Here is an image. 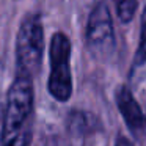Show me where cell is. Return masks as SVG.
<instances>
[{"instance_id":"cell-7","label":"cell","mask_w":146,"mask_h":146,"mask_svg":"<svg viewBox=\"0 0 146 146\" xmlns=\"http://www.w3.org/2000/svg\"><path fill=\"white\" fill-rule=\"evenodd\" d=\"M116 16L123 24H129L133 19L138 8V0H113Z\"/></svg>"},{"instance_id":"cell-6","label":"cell","mask_w":146,"mask_h":146,"mask_svg":"<svg viewBox=\"0 0 146 146\" xmlns=\"http://www.w3.org/2000/svg\"><path fill=\"white\" fill-rule=\"evenodd\" d=\"M146 74V7L141 14V22H140V42L137 47L135 57L132 61V69H130V79L140 80Z\"/></svg>"},{"instance_id":"cell-3","label":"cell","mask_w":146,"mask_h":146,"mask_svg":"<svg viewBox=\"0 0 146 146\" xmlns=\"http://www.w3.org/2000/svg\"><path fill=\"white\" fill-rule=\"evenodd\" d=\"M71 39L63 32L52 35L49 60L50 74L47 88L50 96L58 102H68L72 96V72H71Z\"/></svg>"},{"instance_id":"cell-1","label":"cell","mask_w":146,"mask_h":146,"mask_svg":"<svg viewBox=\"0 0 146 146\" xmlns=\"http://www.w3.org/2000/svg\"><path fill=\"white\" fill-rule=\"evenodd\" d=\"M33 110V79L17 74L11 83L3 108L0 146H29Z\"/></svg>"},{"instance_id":"cell-5","label":"cell","mask_w":146,"mask_h":146,"mask_svg":"<svg viewBox=\"0 0 146 146\" xmlns=\"http://www.w3.org/2000/svg\"><path fill=\"white\" fill-rule=\"evenodd\" d=\"M116 107L118 111L121 113V118L126 123L127 129L133 133V135H143L146 132V115L137 99L133 98L132 91L129 86L123 85L116 90Z\"/></svg>"},{"instance_id":"cell-8","label":"cell","mask_w":146,"mask_h":146,"mask_svg":"<svg viewBox=\"0 0 146 146\" xmlns=\"http://www.w3.org/2000/svg\"><path fill=\"white\" fill-rule=\"evenodd\" d=\"M115 146H135V143H133L132 140L129 138V137L119 135V137L116 138V141H115Z\"/></svg>"},{"instance_id":"cell-9","label":"cell","mask_w":146,"mask_h":146,"mask_svg":"<svg viewBox=\"0 0 146 146\" xmlns=\"http://www.w3.org/2000/svg\"><path fill=\"white\" fill-rule=\"evenodd\" d=\"M0 115H2V108H0Z\"/></svg>"},{"instance_id":"cell-2","label":"cell","mask_w":146,"mask_h":146,"mask_svg":"<svg viewBox=\"0 0 146 146\" xmlns=\"http://www.w3.org/2000/svg\"><path fill=\"white\" fill-rule=\"evenodd\" d=\"M44 54V27L39 14H27L16 36L17 74L33 79L39 71Z\"/></svg>"},{"instance_id":"cell-4","label":"cell","mask_w":146,"mask_h":146,"mask_svg":"<svg viewBox=\"0 0 146 146\" xmlns=\"http://www.w3.org/2000/svg\"><path fill=\"white\" fill-rule=\"evenodd\" d=\"M85 41L90 54L99 60H105L115 52V30L110 8L105 2H98L88 16Z\"/></svg>"}]
</instances>
